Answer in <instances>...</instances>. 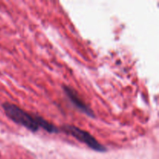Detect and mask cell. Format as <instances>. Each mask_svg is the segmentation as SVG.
Masks as SVG:
<instances>
[{"label": "cell", "mask_w": 159, "mask_h": 159, "mask_svg": "<svg viewBox=\"0 0 159 159\" xmlns=\"http://www.w3.org/2000/svg\"><path fill=\"white\" fill-rule=\"evenodd\" d=\"M5 114L15 124L25 127L31 132H37L42 128L50 134H57L61 131L60 128L55 127L49 121L36 114H31L18 106L11 102H4L2 105Z\"/></svg>", "instance_id": "obj_1"}, {"label": "cell", "mask_w": 159, "mask_h": 159, "mask_svg": "<svg viewBox=\"0 0 159 159\" xmlns=\"http://www.w3.org/2000/svg\"><path fill=\"white\" fill-rule=\"evenodd\" d=\"M60 130L67 134L72 136L77 141L85 144L90 149L95 151V152H106L107 151V148L102 145V144H100L91 134L89 133L86 130H84L79 127H76V126L66 124V125L62 126Z\"/></svg>", "instance_id": "obj_2"}, {"label": "cell", "mask_w": 159, "mask_h": 159, "mask_svg": "<svg viewBox=\"0 0 159 159\" xmlns=\"http://www.w3.org/2000/svg\"><path fill=\"white\" fill-rule=\"evenodd\" d=\"M63 90L65 92V94L66 95V96L70 100V102L75 106V107L77 110H79V111H81L89 117L94 118L96 116L93 110L82 100V99L79 97V95L73 89L70 88L69 86H67V85H64Z\"/></svg>", "instance_id": "obj_3"}]
</instances>
